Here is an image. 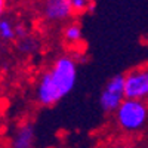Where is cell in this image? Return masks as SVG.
Masks as SVG:
<instances>
[{"label": "cell", "mask_w": 148, "mask_h": 148, "mask_svg": "<svg viewBox=\"0 0 148 148\" xmlns=\"http://www.w3.org/2000/svg\"><path fill=\"white\" fill-rule=\"evenodd\" d=\"M77 65L71 56L58 58L49 71H45L37 84L36 98L42 105L51 107L67 96L76 86Z\"/></svg>", "instance_id": "1"}, {"label": "cell", "mask_w": 148, "mask_h": 148, "mask_svg": "<svg viewBox=\"0 0 148 148\" xmlns=\"http://www.w3.org/2000/svg\"><path fill=\"white\" fill-rule=\"evenodd\" d=\"M119 126L126 132H139L147 123L148 110L145 101L123 99L119 108L114 111Z\"/></svg>", "instance_id": "2"}, {"label": "cell", "mask_w": 148, "mask_h": 148, "mask_svg": "<svg viewBox=\"0 0 148 148\" xmlns=\"http://www.w3.org/2000/svg\"><path fill=\"white\" fill-rule=\"evenodd\" d=\"M125 99L144 101L148 95V70L147 65H138L123 74Z\"/></svg>", "instance_id": "3"}, {"label": "cell", "mask_w": 148, "mask_h": 148, "mask_svg": "<svg viewBox=\"0 0 148 148\" xmlns=\"http://www.w3.org/2000/svg\"><path fill=\"white\" fill-rule=\"evenodd\" d=\"M123 99H125V93H123V74H116L104 86L101 96H99V105L105 113H114L119 108V105L123 102Z\"/></svg>", "instance_id": "4"}, {"label": "cell", "mask_w": 148, "mask_h": 148, "mask_svg": "<svg viewBox=\"0 0 148 148\" xmlns=\"http://www.w3.org/2000/svg\"><path fill=\"white\" fill-rule=\"evenodd\" d=\"M43 15L51 22L70 19L74 14L70 6V0H47L43 6Z\"/></svg>", "instance_id": "5"}, {"label": "cell", "mask_w": 148, "mask_h": 148, "mask_svg": "<svg viewBox=\"0 0 148 148\" xmlns=\"http://www.w3.org/2000/svg\"><path fill=\"white\" fill-rule=\"evenodd\" d=\"M36 139V130L31 123H24L21 125L15 135L12 136L10 148H33Z\"/></svg>", "instance_id": "6"}, {"label": "cell", "mask_w": 148, "mask_h": 148, "mask_svg": "<svg viewBox=\"0 0 148 148\" xmlns=\"http://www.w3.org/2000/svg\"><path fill=\"white\" fill-rule=\"evenodd\" d=\"M64 39L67 43H80L82 40V27L79 22H71L64 30Z\"/></svg>", "instance_id": "7"}, {"label": "cell", "mask_w": 148, "mask_h": 148, "mask_svg": "<svg viewBox=\"0 0 148 148\" xmlns=\"http://www.w3.org/2000/svg\"><path fill=\"white\" fill-rule=\"evenodd\" d=\"M18 47H19V51L22 53L31 55V53H34L37 49H39V42H37V39H34V37H31L28 34V36L24 37V39L18 40Z\"/></svg>", "instance_id": "8"}, {"label": "cell", "mask_w": 148, "mask_h": 148, "mask_svg": "<svg viewBox=\"0 0 148 148\" xmlns=\"http://www.w3.org/2000/svg\"><path fill=\"white\" fill-rule=\"evenodd\" d=\"M14 24L8 18H0V39L2 40H14L15 39V31H14Z\"/></svg>", "instance_id": "9"}, {"label": "cell", "mask_w": 148, "mask_h": 148, "mask_svg": "<svg viewBox=\"0 0 148 148\" xmlns=\"http://www.w3.org/2000/svg\"><path fill=\"white\" fill-rule=\"evenodd\" d=\"M70 6L73 9V14H83L88 9H90L93 3L89 0H70Z\"/></svg>", "instance_id": "10"}, {"label": "cell", "mask_w": 148, "mask_h": 148, "mask_svg": "<svg viewBox=\"0 0 148 148\" xmlns=\"http://www.w3.org/2000/svg\"><path fill=\"white\" fill-rule=\"evenodd\" d=\"M5 10H6V2L5 0H0V18L5 14Z\"/></svg>", "instance_id": "11"}]
</instances>
